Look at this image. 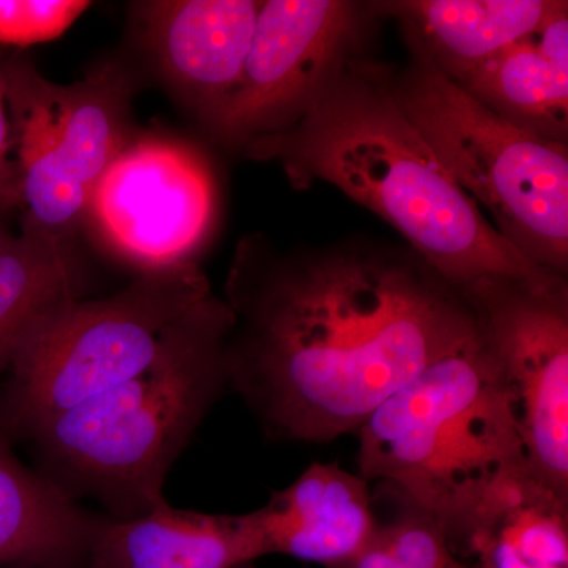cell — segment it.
<instances>
[{
	"instance_id": "4",
	"label": "cell",
	"mask_w": 568,
	"mask_h": 568,
	"mask_svg": "<svg viewBox=\"0 0 568 568\" xmlns=\"http://www.w3.org/2000/svg\"><path fill=\"white\" fill-rule=\"evenodd\" d=\"M358 470L435 519L455 555L508 485L530 474L487 339L477 327L373 410Z\"/></svg>"
},
{
	"instance_id": "9",
	"label": "cell",
	"mask_w": 568,
	"mask_h": 568,
	"mask_svg": "<svg viewBox=\"0 0 568 568\" xmlns=\"http://www.w3.org/2000/svg\"><path fill=\"white\" fill-rule=\"evenodd\" d=\"M220 193L211 160L166 133H134L85 209L104 252L138 275L196 260L215 231Z\"/></svg>"
},
{
	"instance_id": "13",
	"label": "cell",
	"mask_w": 568,
	"mask_h": 568,
	"mask_svg": "<svg viewBox=\"0 0 568 568\" xmlns=\"http://www.w3.org/2000/svg\"><path fill=\"white\" fill-rule=\"evenodd\" d=\"M260 558L248 514L163 503L140 517H99L81 568H237Z\"/></svg>"
},
{
	"instance_id": "21",
	"label": "cell",
	"mask_w": 568,
	"mask_h": 568,
	"mask_svg": "<svg viewBox=\"0 0 568 568\" xmlns=\"http://www.w3.org/2000/svg\"><path fill=\"white\" fill-rule=\"evenodd\" d=\"M346 568H405L399 566L386 548L381 547L376 540L369 545L364 555L358 556L351 566Z\"/></svg>"
},
{
	"instance_id": "20",
	"label": "cell",
	"mask_w": 568,
	"mask_h": 568,
	"mask_svg": "<svg viewBox=\"0 0 568 568\" xmlns=\"http://www.w3.org/2000/svg\"><path fill=\"white\" fill-rule=\"evenodd\" d=\"M0 205L10 213H20V178L11 151L10 118L6 97L0 93Z\"/></svg>"
},
{
	"instance_id": "6",
	"label": "cell",
	"mask_w": 568,
	"mask_h": 568,
	"mask_svg": "<svg viewBox=\"0 0 568 568\" xmlns=\"http://www.w3.org/2000/svg\"><path fill=\"white\" fill-rule=\"evenodd\" d=\"M212 293L200 265L138 275L110 297L73 298L31 325L14 349L0 426H39L140 375L171 325Z\"/></svg>"
},
{
	"instance_id": "24",
	"label": "cell",
	"mask_w": 568,
	"mask_h": 568,
	"mask_svg": "<svg viewBox=\"0 0 568 568\" xmlns=\"http://www.w3.org/2000/svg\"><path fill=\"white\" fill-rule=\"evenodd\" d=\"M343 568H346V567H343Z\"/></svg>"
},
{
	"instance_id": "12",
	"label": "cell",
	"mask_w": 568,
	"mask_h": 568,
	"mask_svg": "<svg viewBox=\"0 0 568 568\" xmlns=\"http://www.w3.org/2000/svg\"><path fill=\"white\" fill-rule=\"evenodd\" d=\"M248 518L261 558L283 555L327 568L351 566L373 544L377 529L368 480L323 463L272 493Z\"/></svg>"
},
{
	"instance_id": "16",
	"label": "cell",
	"mask_w": 568,
	"mask_h": 568,
	"mask_svg": "<svg viewBox=\"0 0 568 568\" xmlns=\"http://www.w3.org/2000/svg\"><path fill=\"white\" fill-rule=\"evenodd\" d=\"M97 521L22 465L0 426V566L81 568Z\"/></svg>"
},
{
	"instance_id": "1",
	"label": "cell",
	"mask_w": 568,
	"mask_h": 568,
	"mask_svg": "<svg viewBox=\"0 0 568 568\" xmlns=\"http://www.w3.org/2000/svg\"><path fill=\"white\" fill-rule=\"evenodd\" d=\"M230 388L265 435L328 443L477 327L469 291L406 244L280 248L246 235L227 274Z\"/></svg>"
},
{
	"instance_id": "17",
	"label": "cell",
	"mask_w": 568,
	"mask_h": 568,
	"mask_svg": "<svg viewBox=\"0 0 568 568\" xmlns=\"http://www.w3.org/2000/svg\"><path fill=\"white\" fill-rule=\"evenodd\" d=\"M467 552L477 568H568V500L532 474L518 478L484 515Z\"/></svg>"
},
{
	"instance_id": "7",
	"label": "cell",
	"mask_w": 568,
	"mask_h": 568,
	"mask_svg": "<svg viewBox=\"0 0 568 568\" xmlns=\"http://www.w3.org/2000/svg\"><path fill=\"white\" fill-rule=\"evenodd\" d=\"M0 70L20 178V227L71 241L93 189L134 134L130 71L103 62L82 80L59 84L22 52L0 55Z\"/></svg>"
},
{
	"instance_id": "10",
	"label": "cell",
	"mask_w": 568,
	"mask_h": 568,
	"mask_svg": "<svg viewBox=\"0 0 568 568\" xmlns=\"http://www.w3.org/2000/svg\"><path fill=\"white\" fill-rule=\"evenodd\" d=\"M467 291L530 474L568 500L567 276H493Z\"/></svg>"
},
{
	"instance_id": "22",
	"label": "cell",
	"mask_w": 568,
	"mask_h": 568,
	"mask_svg": "<svg viewBox=\"0 0 568 568\" xmlns=\"http://www.w3.org/2000/svg\"><path fill=\"white\" fill-rule=\"evenodd\" d=\"M10 215H13V213L6 211V209L0 205V256L9 252L10 246L13 245V242L17 241L18 237V234L11 231L9 224Z\"/></svg>"
},
{
	"instance_id": "3",
	"label": "cell",
	"mask_w": 568,
	"mask_h": 568,
	"mask_svg": "<svg viewBox=\"0 0 568 568\" xmlns=\"http://www.w3.org/2000/svg\"><path fill=\"white\" fill-rule=\"evenodd\" d=\"M234 315L211 293L179 317L140 375L71 407L31 437L67 495L99 499L111 518L140 517L166 503L175 459L230 388Z\"/></svg>"
},
{
	"instance_id": "14",
	"label": "cell",
	"mask_w": 568,
	"mask_h": 568,
	"mask_svg": "<svg viewBox=\"0 0 568 568\" xmlns=\"http://www.w3.org/2000/svg\"><path fill=\"white\" fill-rule=\"evenodd\" d=\"M459 88L519 129L568 140V3L552 0L536 31L497 52Z\"/></svg>"
},
{
	"instance_id": "23",
	"label": "cell",
	"mask_w": 568,
	"mask_h": 568,
	"mask_svg": "<svg viewBox=\"0 0 568 568\" xmlns=\"http://www.w3.org/2000/svg\"><path fill=\"white\" fill-rule=\"evenodd\" d=\"M0 568H33L28 566H0Z\"/></svg>"
},
{
	"instance_id": "19",
	"label": "cell",
	"mask_w": 568,
	"mask_h": 568,
	"mask_svg": "<svg viewBox=\"0 0 568 568\" xmlns=\"http://www.w3.org/2000/svg\"><path fill=\"white\" fill-rule=\"evenodd\" d=\"M89 7L82 0H0V44L31 47L58 39Z\"/></svg>"
},
{
	"instance_id": "18",
	"label": "cell",
	"mask_w": 568,
	"mask_h": 568,
	"mask_svg": "<svg viewBox=\"0 0 568 568\" xmlns=\"http://www.w3.org/2000/svg\"><path fill=\"white\" fill-rule=\"evenodd\" d=\"M82 286L71 241L20 227L0 256V372L31 325L54 306L81 298Z\"/></svg>"
},
{
	"instance_id": "2",
	"label": "cell",
	"mask_w": 568,
	"mask_h": 568,
	"mask_svg": "<svg viewBox=\"0 0 568 568\" xmlns=\"http://www.w3.org/2000/svg\"><path fill=\"white\" fill-rule=\"evenodd\" d=\"M241 153L278 163L295 189L316 181L335 186L465 290L493 276L559 275L497 233L399 108L392 67L368 54L347 62L294 126L257 138Z\"/></svg>"
},
{
	"instance_id": "5",
	"label": "cell",
	"mask_w": 568,
	"mask_h": 568,
	"mask_svg": "<svg viewBox=\"0 0 568 568\" xmlns=\"http://www.w3.org/2000/svg\"><path fill=\"white\" fill-rule=\"evenodd\" d=\"M392 89L444 170L530 263L567 276L568 148L519 129L448 80L416 44Z\"/></svg>"
},
{
	"instance_id": "15",
	"label": "cell",
	"mask_w": 568,
	"mask_h": 568,
	"mask_svg": "<svg viewBox=\"0 0 568 568\" xmlns=\"http://www.w3.org/2000/svg\"><path fill=\"white\" fill-rule=\"evenodd\" d=\"M552 0H390L372 2L399 24L444 74L463 84L497 52L530 36Z\"/></svg>"
},
{
	"instance_id": "8",
	"label": "cell",
	"mask_w": 568,
	"mask_h": 568,
	"mask_svg": "<svg viewBox=\"0 0 568 568\" xmlns=\"http://www.w3.org/2000/svg\"><path fill=\"white\" fill-rule=\"evenodd\" d=\"M381 20L372 2H261L241 80L201 125L204 132L235 152L286 132L347 62L366 55Z\"/></svg>"
},
{
	"instance_id": "11",
	"label": "cell",
	"mask_w": 568,
	"mask_h": 568,
	"mask_svg": "<svg viewBox=\"0 0 568 568\" xmlns=\"http://www.w3.org/2000/svg\"><path fill=\"white\" fill-rule=\"evenodd\" d=\"M260 9L257 0L130 3L142 51L201 125L241 80Z\"/></svg>"
}]
</instances>
